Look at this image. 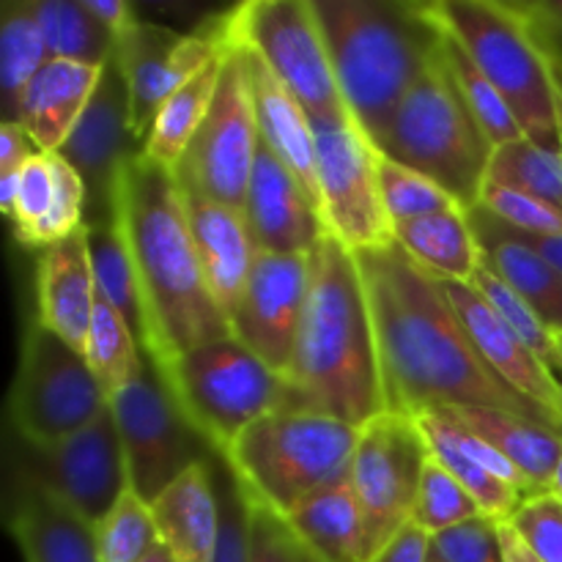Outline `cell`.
<instances>
[{
  "mask_svg": "<svg viewBox=\"0 0 562 562\" xmlns=\"http://www.w3.org/2000/svg\"><path fill=\"white\" fill-rule=\"evenodd\" d=\"M428 459L417 417L382 412L360 428L349 486L366 525L368 562L412 521Z\"/></svg>",
  "mask_w": 562,
  "mask_h": 562,
  "instance_id": "9a60e30c",
  "label": "cell"
},
{
  "mask_svg": "<svg viewBox=\"0 0 562 562\" xmlns=\"http://www.w3.org/2000/svg\"><path fill=\"white\" fill-rule=\"evenodd\" d=\"M560 387H562V376H560ZM560 415H562V393H560Z\"/></svg>",
  "mask_w": 562,
  "mask_h": 562,
  "instance_id": "94428289",
  "label": "cell"
},
{
  "mask_svg": "<svg viewBox=\"0 0 562 562\" xmlns=\"http://www.w3.org/2000/svg\"><path fill=\"white\" fill-rule=\"evenodd\" d=\"M508 525L541 562H562V499L552 492L532 494Z\"/></svg>",
  "mask_w": 562,
  "mask_h": 562,
  "instance_id": "7dc6e473",
  "label": "cell"
},
{
  "mask_svg": "<svg viewBox=\"0 0 562 562\" xmlns=\"http://www.w3.org/2000/svg\"><path fill=\"white\" fill-rule=\"evenodd\" d=\"M417 423L423 428V437H426L428 450H431V459L439 461L467 492L472 494L481 510L486 516L497 521H508L516 514L521 503H525V494L510 488L508 483H503L499 477H494L486 467L477 464L459 442H456L453 431H450V420L445 412H426V415H417Z\"/></svg>",
  "mask_w": 562,
  "mask_h": 562,
  "instance_id": "d6a6232c",
  "label": "cell"
},
{
  "mask_svg": "<svg viewBox=\"0 0 562 562\" xmlns=\"http://www.w3.org/2000/svg\"><path fill=\"white\" fill-rule=\"evenodd\" d=\"M143 562H176L173 558H170V554H168V549H165L162 547V543H159V547L157 549H154V552L151 554H148V558L146 560H143Z\"/></svg>",
  "mask_w": 562,
  "mask_h": 562,
  "instance_id": "6f0895ef",
  "label": "cell"
},
{
  "mask_svg": "<svg viewBox=\"0 0 562 562\" xmlns=\"http://www.w3.org/2000/svg\"><path fill=\"white\" fill-rule=\"evenodd\" d=\"M514 234L562 274V234H521L516 228Z\"/></svg>",
  "mask_w": 562,
  "mask_h": 562,
  "instance_id": "11a10c76",
  "label": "cell"
},
{
  "mask_svg": "<svg viewBox=\"0 0 562 562\" xmlns=\"http://www.w3.org/2000/svg\"><path fill=\"white\" fill-rule=\"evenodd\" d=\"M477 206H483L488 214H494V217L503 220L510 228L521 231V234H562L560 212H554L552 206L527 195V192L514 190V187L486 181Z\"/></svg>",
  "mask_w": 562,
  "mask_h": 562,
  "instance_id": "c3c4849f",
  "label": "cell"
},
{
  "mask_svg": "<svg viewBox=\"0 0 562 562\" xmlns=\"http://www.w3.org/2000/svg\"><path fill=\"white\" fill-rule=\"evenodd\" d=\"M49 159H53L55 176L53 206H49V214L38 223L31 241H27V247H42V250L66 239V236L77 234L86 225V217H82V212H86V184H82L80 173L60 154H49Z\"/></svg>",
  "mask_w": 562,
  "mask_h": 562,
  "instance_id": "7bdbcfd3",
  "label": "cell"
},
{
  "mask_svg": "<svg viewBox=\"0 0 562 562\" xmlns=\"http://www.w3.org/2000/svg\"><path fill=\"white\" fill-rule=\"evenodd\" d=\"M86 231L99 296H104L124 316V322L130 324L143 346V305L140 294H137L132 258L126 252L124 239H121L119 225H115V220H99V223H88Z\"/></svg>",
  "mask_w": 562,
  "mask_h": 562,
  "instance_id": "d590c367",
  "label": "cell"
},
{
  "mask_svg": "<svg viewBox=\"0 0 562 562\" xmlns=\"http://www.w3.org/2000/svg\"><path fill=\"white\" fill-rule=\"evenodd\" d=\"M181 192H184L187 220H190L203 278H206V285L220 311L225 313V318H231L241 294H245V285L250 280L252 263L258 256L250 225H247L245 212L206 201L195 192H187L184 187H181Z\"/></svg>",
  "mask_w": 562,
  "mask_h": 562,
  "instance_id": "7402d4cb",
  "label": "cell"
},
{
  "mask_svg": "<svg viewBox=\"0 0 562 562\" xmlns=\"http://www.w3.org/2000/svg\"><path fill=\"white\" fill-rule=\"evenodd\" d=\"M481 514V505L472 499V494L439 461L428 459L415 510H412V525L426 530L428 536H437Z\"/></svg>",
  "mask_w": 562,
  "mask_h": 562,
  "instance_id": "b9f144b4",
  "label": "cell"
},
{
  "mask_svg": "<svg viewBox=\"0 0 562 562\" xmlns=\"http://www.w3.org/2000/svg\"><path fill=\"white\" fill-rule=\"evenodd\" d=\"M371 562H431V536L409 521Z\"/></svg>",
  "mask_w": 562,
  "mask_h": 562,
  "instance_id": "816d5d0a",
  "label": "cell"
},
{
  "mask_svg": "<svg viewBox=\"0 0 562 562\" xmlns=\"http://www.w3.org/2000/svg\"><path fill=\"white\" fill-rule=\"evenodd\" d=\"M351 119L382 146L401 102L442 47L431 3L313 0Z\"/></svg>",
  "mask_w": 562,
  "mask_h": 562,
  "instance_id": "277c9868",
  "label": "cell"
},
{
  "mask_svg": "<svg viewBox=\"0 0 562 562\" xmlns=\"http://www.w3.org/2000/svg\"><path fill=\"white\" fill-rule=\"evenodd\" d=\"M470 223L481 241L483 263L536 311L552 335L562 338V274L483 206L470 209Z\"/></svg>",
  "mask_w": 562,
  "mask_h": 562,
  "instance_id": "cb8c5ba5",
  "label": "cell"
},
{
  "mask_svg": "<svg viewBox=\"0 0 562 562\" xmlns=\"http://www.w3.org/2000/svg\"><path fill=\"white\" fill-rule=\"evenodd\" d=\"M434 16L472 55L508 102L527 140L560 151L558 88L519 3L499 0H431Z\"/></svg>",
  "mask_w": 562,
  "mask_h": 562,
  "instance_id": "52a82bcc",
  "label": "cell"
},
{
  "mask_svg": "<svg viewBox=\"0 0 562 562\" xmlns=\"http://www.w3.org/2000/svg\"><path fill=\"white\" fill-rule=\"evenodd\" d=\"M137 151L140 146L132 137L130 126V93L113 55L86 113L58 151L86 184V209L91 212L86 225L113 220L115 176L121 165Z\"/></svg>",
  "mask_w": 562,
  "mask_h": 562,
  "instance_id": "e0dca14e",
  "label": "cell"
},
{
  "mask_svg": "<svg viewBox=\"0 0 562 562\" xmlns=\"http://www.w3.org/2000/svg\"><path fill=\"white\" fill-rule=\"evenodd\" d=\"M258 146H261V132H258L250 66H247L245 47L228 36L214 102L173 173L187 192L245 212Z\"/></svg>",
  "mask_w": 562,
  "mask_h": 562,
  "instance_id": "9c48e42d",
  "label": "cell"
},
{
  "mask_svg": "<svg viewBox=\"0 0 562 562\" xmlns=\"http://www.w3.org/2000/svg\"><path fill=\"white\" fill-rule=\"evenodd\" d=\"M311 285V256L258 250L239 305L231 313V335L263 366L285 376Z\"/></svg>",
  "mask_w": 562,
  "mask_h": 562,
  "instance_id": "2e32d148",
  "label": "cell"
},
{
  "mask_svg": "<svg viewBox=\"0 0 562 562\" xmlns=\"http://www.w3.org/2000/svg\"><path fill=\"white\" fill-rule=\"evenodd\" d=\"M104 66L47 60L27 86L20 124L42 154H58L93 99Z\"/></svg>",
  "mask_w": 562,
  "mask_h": 562,
  "instance_id": "484cf974",
  "label": "cell"
},
{
  "mask_svg": "<svg viewBox=\"0 0 562 562\" xmlns=\"http://www.w3.org/2000/svg\"><path fill=\"white\" fill-rule=\"evenodd\" d=\"M126 459L130 488L151 505L192 467L217 459L148 360L140 376L110 398Z\"/></svg>",
  "mask_w": 562,
  "mask_h": 562,
  "instance_id": "5bb4252c",
  "label": "cell"
},
{
  "mask_svg": "<svg viewBox=\"0 0 562 562\" xmlns=\"http://www.w3.org/2000/svg\"><path fill=\"white\" fill-rule=\"evenodd\" d=\"M431 562H434V560H431Z\"/></svg>",
  "mask_w": 562,
  "mask_h": 562,
  "instance_id": "be15d7a7",
  "label": "cell"
},
{
  "mask_svg": "<svg viewBox=\"0 0 562 562\" xmlns=\"http://www.w3.org/2000/svg\"><path fill=\"white\" fill-rule=\"evenodd\" d=\"M560 357H562V338H560ZM560 376H562V373H560Z\"/></svg>",
  "mask_w": 562,
  "mask_h": 562,
  "instance_id": "6125c7cd",
  "label": "cell"
},
{
  "mask_svg": "<svg viewBox=\"0 0 562 562\" xmlns=\"http://www.w3.org/2000/svg\"><path fill=\"white\" fill-rule=\"evenodd\" d=\"M285 384L291 406L362 428L387 412L357 256L335 236L311 252V285Z\"/></svg>",
  "mask_w": 562,
  "mask_h": 562,
  "instance_id": "3957f363",
  "label": "cell"
},
{
  "mask_svg": "<svg viewBox=\"0 0 562 562\" xmlns=\"http://www.w3.org/2000/svg\"><path fill=\"white\" fill-rule=\"evenodd\" d=\"M159 543L176 562H214L220 543V503L214 459L192 467L151 503Z\"/></svg>",
  "mask_w": 562,
  "mask_h": 562,
  "instance_id": "d4e9b609",
  "label": "cell"
},
{
  "mask_svg": "<svg viewBox=\"0 0 562 562\" xmlns=\"http://www.w3.org/2000/svg\"><path fill=\"white\" fill-rule=\"evenodd\" d=\"M245 220L261 252L311 256L327 236L316 203L263 140L247 187Z\"/></svg>",
  "mask_w": 562,
  "mask_h": 562,
  "instance_id": "ac0fdd59",
  "label": "cell"
},
{
  "mask_svg": "<svg viewBox=\"0 0 562 562\" xmlns=\"http://www.w3.org/2000/svg\"><path fill=\"white\" fill-rule=\"evenodd\" d=\"M379 181H382L384 209H387L393 228L398 223L428 217V214L464 209L448 190H442L437 181L417 173V170L406 168V165L393 162V159H387L384 154L382 162H379Z\"/></svg>",
  "mask_w": 562,
  "mask_h": 562,
  "instance_id": "60d3db41",
  "label": "cell"
},
{
  "mask_svg": "<svg viewBox=\"0 0 562 562\" xmlns=\"http://www.w3.org/2000/svg\"><path fill=\"white\" fill-rule=\"evenodd\" d=\"M5 472L33 481L99 525L130 492L119 426L108 409L82 431L53 445H31L5 431Z\"/></svg>",
  "mask_w": 562,
  "mask_h": 562,
  "instance_id": "4fadbf2b",
  "label": "cell"
},
{
  "mask_svg": "<svg viewBox=\"0 0 562 562\" xmlns=\"http://www.w3.org/2000/svg\"><path fill=\"white\" fill-rule=\"evenodd\" d=\"M355 256L371 305L387 412L417 417L492 406L562 428L560 417L521 398L483 362L442 280L417 267L398 241Z\"/></svg>",
  "mask_w": 562,
  "mask_h": 562,
  "instance_id": "6da1fadb",
  "label": "cell"
},
{
  "mask_svg": "<svg viewBox=\"0 0 562 562\" xmlns=\"http://www.w3.org/2000/svg\"><path fill=\"white\" fill-rule=\"evenodd\" d=\"M113 220L135 269L148 360L165 368L198 346L231 338L203 278L173 170L132 154L115 176Z\"/></svg>",
  "mask_w": 562,
  "mask_h": 562,
  "instance_id": "7a4b0ae2",
  "label": "cell"
},
{
  "mask_svg": "<svg viewBox=\"0 0 562 562\" xmlns=\"http://www.w3.org/2000/svg\"><path fill=\"white\" fill-rule=\"evenodd\" d=\"M86 362L97 384L102 387L108 404L132 379L140 376L148 362L140 340L135 338L124 316L104 296H99L97 311H93L91 333H88L86 344Z\"/></svg>",
  "mask_w": 562,
  "mask_h": 562,
  "instance_id": "836d02e7",
  "label": "cell"
},
{
  "mask_svg": "<svg viewBox=\"0 0 562 562\" xmlns=\"http://www.w3.org/2000/svg\"><path fill=\"white\" fill-rule=\"evenodd\" d=\"M448 412L461 426L497 448L519 470L532 494L549 492L554 470L562 459V428L508 409H492V406H467V409Z\"/></svg>",
  "mask_w": 562,
  "mask_h": 562,
  "instance_id": "83f0119b",
  "label": "cell"
},
{
  "mask_svg": "<svg viewBox=\"0 0 562 562\" xmlns=\"http://www.w3.org/2000/svg\"><path fill=\"white\" fill-rule=\"evenodd\" d=\"M519 9L525 11L538 47L552 66L554 80L562 86V0H519Z\"/></svg>",
  "mask_w": 562,
  "mask_h": 562,
  "instance_id": "f907efd6",
  "label": "cell"
},
{
  "mask_svg": "<svg viewBox=\"0 0 562 562\" xmlns=\"http://www.w3.org/2000/svg\"><path fill=\"white\" fill-rule=\"evenodd\" d=\"M108 406L86 357L38 322L31 324L9 390L11 431L31 445H53L91 426Z\"/></svg>",
  "mask_w": 562,
  "mask_h": 562,
  "instance_id": "30bf717a",
  "label": "cell"
},
{
  "mask_svg": "<svg viewBox=\"0 0 562 562\" xmlns=\"http://www.w3.org/2000/svg\"><path fill=\"white\" fill-rule=\"evenodd\" d=\"M236 42V38H234ZM241 44V42H239ZM250 66L252 99H256L258 132L261 140L283 159L285 168L300 179L311 201L318 209V176H316V135L307 110L300 99L272 75L267 60L252 47L241 44ZM322 214V212H318Z\"/></svg>",
  "mask_w": 562,
  "mask_h": 562,
  "instance_id": "603a6c76",
  "label": "cell"
},
{
  "mask_svg": "<svg viewBox=\"0 0 562 562\" xmlns=\"http://www.w3.org/2000/svg\"><path fill=\"white\" fill-rule=\"evenodd\" d=\"M97 547L102 562H143L159 547L151 505L126 492L115 508L97 525Z\"/></svg>",
  "mask_w": 562,
  "mask_h": 562,
  "instance_id": "f35d334b",
  "label": "cell"
},
{
  "mask_svg": "<svg viewBox=\"0 0 562 562\" xmlns=\"http://www.w3.org/2000/svg\"><path fill=\"white\" fill-rule=\"evenodd\" d=\"M283 519L322 562H368L366 525L349 483L316 494Z\"/></svg>",
  "mask_w": 562,
  "mask_h": 562,
  "instance_id": "f546056e",
  "label": "cell"
},
{
  "mask_svg": "<svg viewBox=\"0 0 562 562\" xmlns=\"http://www.w3.org/2000/svg\"><path fill=\"white\" fill-rule=\"evenodd\" d=\"M49 60L38 22V0H9L0 20V88L3 121L20 124V104L33 77Z\"/></svg>",
  "mask_w": 562,
  "mask_h": 562,
  "instance_id": "4dcf8cb0",
  "label": "cell"
},
{
  "mask_svg": "<svg viewBox=\"0 0 562 562\" xmlns=\"http://www.w3.org/2000/svg\"><path fill=\"white\" fill-rule=\"evenodd\" d=\"M80 3L86 5L88 14H91L104 31L113 33L115 38H119L121 33L130 31L137 22L135 11H132V5L124 3V0H80Z\"/></svg>",
  "mask_w": 562,
  "mask_h": 562,
  "instance_id": "db71d44e",
  "label": "cell"
},
{
  "mask_svg": "<svg viewBox=\"0 0 562 562\" xmlns=\"http://www.w3.org/2000/svg\"><path fill=\"white\" fill-rule=\"evenodd\" d=\"M442 49L450 69H453L456 80H459V88L461 93H464L467 104L472 108L475 119L481 121L483 132H486L488 140L494 143V148L525 137L519 121H516V115L510 113L508 102L499 97V91L492 86V80H488V77L481 71V66L472 60V55L467 53L464 44H461L453 33L445 31V27H442Z\"/></svg>",
  "mask_w": 562,
  "mask_h": 562,
  "instance_id": "74e56055",
  "label": "cell"
},
{
  "mask_svg": "<svg viewBox=\"0 0 562 562\" xmlns=\"http://www.w3.org/2000/svg\"><path fill=\"white\" fill-rule=\"evenodd\" d=\"M225 31L267 60L311 119L351 115L313 0H247L225 14Z\"/></svg>",
  "mask_w": 562,
  "mask_h": 562,
  "instance_id": "8fae6325",
  "label": "cell"
},
{
  "mask_svg": "<svg viewBox=\"0 0 562 562\" xmlns=\"http://www.w3.org/2000/svg\"><path fill=\"white\" fill-rule=\"evenodd\" d=\"M33 154H38V148L33 146L31 135L22 130V124L3 121L0 126V179L20 173V168Z\"/></svg>",
  "mask_w": 562,
  "mask_h": 562,
  "instance_id": "f5cc1de1",
  "label": "cell"
},
{
  "mask_svg": "<svg viewBox=\"0 0 562 562\" xmlns=\"http://www.w3.org/2000/svg\"><path fill=\"white\" fill-rule=\"evenodd\" d=\"M538 198L562 214V154L536 146L527 137L494 148L488 179Z\"/></svg>",
  "mask_w": 562,
  "mask_h": 562,
  "instance_id": "8d00e7d4",
  "label": "cell"
},
{
  "mask_svg": "<svg viewBox=\"0 0 562 562\" xmlns=\"http://www.w3.org/2000/svg\"><path fill=\"white\" fill-rule=\"evenodd\" d=\"M472 283H475L477 291H481V294L492 302V307L499 313V316H503V322L508 324V327L514 329L521 340H525L527 349H530L532 355H536L538 360H541L543 366H547L549 371L560 379V373H562L560 338L558 335H552V329H549L547 324L536 316V311H532V307L527 305V302L521 300V296L516 294V291L510 289L505 280H499L497 274L486 267V263L477 269V274L472 278Z\"/></svg>",
  "mask_w": 562,
  "mask_h": 562,
  "instance_id": "ab89813d",
  "label": "cell"
},
{
  "mask_svg": "<svg viewBox=\"0 0 562 562\" xmlns=\"http://www.w3.org/2000/svg\"><path fill=\"white\" fill-rule=\"evenodd\" d=\"M38 22L49 60L108 66L115 55V36L104 31L80 0H38Z\"/></svg>",
  "mask_w": 562,
  "mask_h": 562,
  "instance_id": "e575fe53",
  "label": "cell"
},
{
  "mask_svg": "<svg viewBox=\"0 0 562 562\" xmlns=\"http://www.w3.org/2000/svg\"><path fill=\"white\" fill-rule=\"evenodd\" d=\"M247 508H250V562H322L300 541L283 516L252 499H247Z\"/></svg>",
  "mask_w": 562,
  "mask_h": 562,
  "instance_id": "681fc988",
  "label": "cell"
},
{
  "mask_svg": "<svg viewBox=\"0 0 562 562\" xmlns=\"http://www.w3.org/2000/svg\"><path fill=\"white\" fill-rule=\"evenodd\" d=\"M442 289L448 294L450 305L459 313L467 335L475 344L477 355L483 357L488 368L508 384L514 393L532 404L543 406L560 417V379L527 349L525 340L503 322L492 302L477 291L475 283H461V280H442Z\"/></svg>",
  "mask_w": 562,
  "mask_h": 562,
  "instance_id": "d6986e66",
  "label": "cell"
},
{
  "mask_svg": "<svg viewBox=\"0 0 562 562\" xmlns=\"http://www.w3.org/2000/svg\"><path fill=\"white\" fill-rule=\"evenodd\" d=\"M554 88H558V135H560V154H562V86L554 80Z\"/></svg>",
  "mask_w": 562,
  "mask_h": 562,
  "instance_id": "91938a15",
  "label": "cell"
},
{
  "mask_svg": "<svg viewBox=\"0 0 562 562\" xmlns=\"http://www.w3.org/2000/svg\"><path fill=\"white\" fill-rule=\"evenodd\" d=\"M311 124L316 135L318 212L327 234L351 252L395 245L379 181L382 151L351 115L311 119Z\"/></svg>",
  "mask_w": 562,
  "mask_h": 562,
  "instance_id": "7c38bea8",
  "label": "cell"
},
{
  "mask_svg": "<svg viewBox=\"0 0 562 562\" xmlns=\"http://www.w3.org/2000/svg\"><path fill=\"white\" fill-rule=\"evenodd\" d=\"M499 538H503L505 562H541L530 552V549H527V543L516 536V530L508 525V521L499 525Z\"/></svg>",
  "mask_w": 562,
  "mask_h": 562,
  "instance_id": "9f6ffc18",
  "label": "cell"
},
{
  "mask_svg": "<svg viewBox=\"0 0 562 562\" xmlns=\"http://www.w3.org/2000/svg\"><path fill=\"white\" fill-rule=\"evenodd\" d=\"M55 195V176H53V159L49 154H33L16 176V192H14V209H11L9 220L14 223L16 239L27 245L33 231L38 228L44 217L49 214Z\"/></svg>",
  "mask_w": 562,
  "mask_h": 562,
  "instance_id": "f6af8a7d",
  "label": "cell"
},
{
  "mask_svg": "<svg viewBox=\"0 0 562 562\" xmlns=\"http://www.w3.org/2000/svg\"><path fill=\"white\" fill-rule=\"evenodd\" d=\"M395 241L406 256L437 280L472 283L483 267V250L470 223V209L428 214L395 225Z\"/></svg>",
  "mask_w": 562,
  "mask_h": 562,
  "instance_id": "f1b7e54d",
  "label": "cell"
},
{
  "mask_svg": "<svg viewBox=\"0 0 562 562\" xmlns=\"http://www.w3.org/2000/svg\"><path fill=\"white\" fill-rule=\"evenodd\" d=\"M357 439V426L285 406L252 423L223 459L247 499L289 516L316 494L349 483Z\"/></svg>",
  "mask_w": 562,
  "mask_h": 562,
  "instance_id": "5b68a950",
  "label": "cell"
},
{
  "mask_svg": "<svg viewBox=\"0 0 562 562\" xmlns=\"http://www.w3.org/2000/svg\"><path fill=\"white\" fill-rule=\"evenodd\" d=\"M214 486L220 503V543L214 562H250V508L223 456L214 459Z\"/></svg>",
  "mask_w": 562,
  "mask_h": 562,
  "instance_id": "ee69618b",
  "label": "cell"
},
{
  "mask_svg": "<svg viewBox=\"0 0 562 562\" xmlns=\"http://www.w3.org/2000/svg\"><path fill=\"white\" fill-rule=\"evenodd\" d=\"M220 64H223V55L165 99L157 119H154L151 132L143 143V157L162 165V168L176 170V165L181 162L184 151L190 148L192 137L201 130L209 108H212L220 80Z\"/></svg>",
  "mask_w": 562,
  "mask_h": 562,
  "instance_id": "1f68e13d",
  "label": "cell"
},
{
  "mask_svg": "<svg viewBox=\"0 0 562 562\" xmlns=\"http://www.w3.org/2000/svg\"><path fill=\"white\" fill-rule=\"evenodd\" d=\"M549 492H552L554 497L562 499V459H560L558 470H554V477H552V486H549Z\"/></svg>",
  "mask_w": 562,
  "mask_h": 562,
  "instance_id": "680465c9",
  "label": "cell"
},
{
  "mask_svg": "<svg viewBox=\"0 0 562 562\" xmlns=\"http://www.w3.org/2000/svg\"><path fill=\"white\" fill-rule=\"evenodd\" d=\"M157 371L190 426L217 456H225L252 423L291 406L285 379L234 335L198 346Z\"/></svg>",
  "mask_w": 562,
  "mask_h": 562,
  "instance_id": "ba28073f",
  "label": "cell"
},
{
  "mask_svg": "<svg viewBox=\"0 0 562 562\" xmlns=\"http://www.w3.org/2000/svg\"><path fill=\"white\" fill-rule=\"evenodd\" d=\"M181 36L184 33L168 25L137 20L130 31L115 38V64L130 93V126L140 151L159 108L176 91L173 77H170V58Z\"/></svg>",
  "mask_w": 562,
  "mask_h": 562,
  "instance_id": "4316f807",
  "label": "cell"
},
{
  "mask_svg": "<svg viewBox=\"0 0 562 562\" xmlns=\"http://www.w3.org/2000/svg\"><path fill=\"white\" fill-rule=\"evenodd\" d=\"M36 285L38 324L86 357L88 333L99 300L86 225L42 252Z\"/></svg>",
  "mask_w": 562,
  "mask_h": 562,
  "instance_id": "44dd1931",
  "label": "cell"
},
{
  "mask_svg": "<svg viewBox=\"0 0 562 562\" xmlns=\"http://www.w3.org/2000/svg\"><path fill=\"white\" fill-rule=\"evenodd\" d=\"M379 151L437 181L464 209L481 203L494 143L467 104L442 47L401 102Z\"/></svg>",
  "mask_w": 562,
  "mask_h": 562,
  "instance_id": "8992f818",
  "label": "cell"
},
{
  "mask_svg": "<svg viewBox=\"0 0 562 562\" xmlns=\"http://www.w3.org/2000/svg\"><path fill=\"white\" fill-rule=\"evenodd\" d=\"M3 510L25 562H102L97 525L27 477L5 472Z\"/></svg>",
  "mask_w": 562,
  "mask_h": 562,
  "instance_id": "ffe728a7",
  "label": "cell"
},
{
  "mask_svg": "<svg viewBox=\"0 0 562 562\" xmlns=\"http://www.w3.org/2000/svg\"><path fill=\"white\" fill-rule=\"evenodd\" d=\"M503 521L481 514L467 519L450 530L431 536V560L434 562H505L503 538H499Z\"/></svg>",
  "mask_w": 562,
  "mask_h": 562,
  "instance_id": "bcb514c9",
  "label": "cell"
}]
</instances>
